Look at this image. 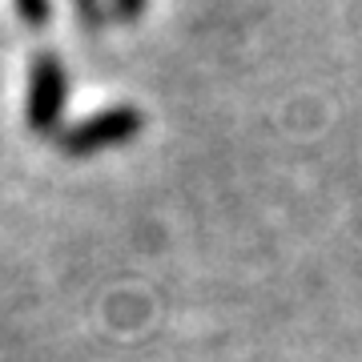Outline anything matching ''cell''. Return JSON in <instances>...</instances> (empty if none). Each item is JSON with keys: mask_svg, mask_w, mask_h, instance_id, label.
<instances>
[{"mask_svg": "<svg viewBox=\"0 0 362 362\" xmlns=\"http://www.w3.org/2000/svg\"><path fill=\"white\" fill-rule=\"evenodd\" d=\"M145 117L137 105H109L101 113H89L65 125V133L57 137V149L65 157H93L109 149V145H121V141H133L141 133Z\"/></svg>", "mask_w": 362, "mask_h": 362, "instance_id": "obj_2", "label": "cell"}, {"mask_svg": "<svg viewBox=\"0 0 362 362\" xmlns=\"http://www.w3.org/2000/svg\"><path fill=\"white\" fill-rule=\"evenodd\" d=\"M65 105H69V69L57 52L40 49L28 61V89H25V125L37 137H61L65 133Z\"/></svg>", "mask_w": 362, "mask_h": 362, "instance_id": "obj_1", "label": "cell"}, {"mask_svg": "<svg viewBox=\"0 0 362 362\" xmlns=\"http://www.w3.org/2000/svg\"><path fill=\"white\" fill-rule=\"evenodd\" d=\"M73 13H77V21L85 25V33H101V25H105L101 0H73Z\"/></svg>", "mask_w": 362, "mask_h": 362, "instance_id": "obj_4", "label": "cell"}, {"mask_svg": "<svg viewBox=\"0 0 362 362\" xmlns=\"http://www.w3.org/2000/svg\"><path fill=\"white\" fill-rule=\"evenodd\" d=\"M13 8H16V16H21L28 28H45L49 25V16H52L49 0H13Z\"/></svg>", "mask_w": 362, "mask_h": 362, "instance_id": "obj_3", "label": "cell"}, {"mask_svg": "<svg viewBox=\"0 0 362 362\" xmlns=\"http://www.w3.org/2000/svg\"><path fill=\"white\" fill-rule=\"evenodd\" d=\"M113 13L121 16V21H137V16L145 13V0H113Z\"/></svg>", "mask_w": 362, "mask_h": 362, "instance_id": "obj_5", "label": "cell"}]
</instances>
